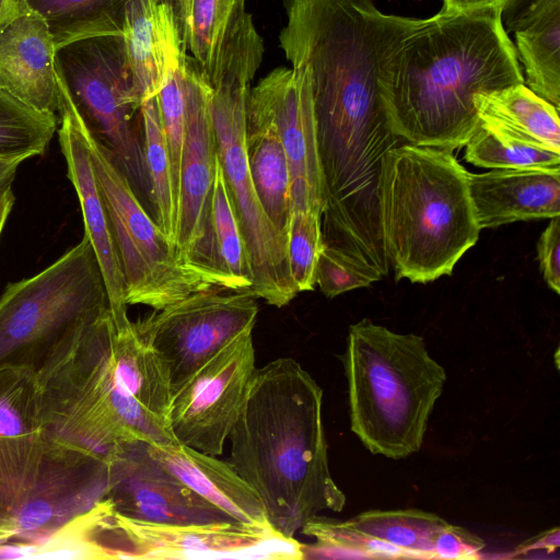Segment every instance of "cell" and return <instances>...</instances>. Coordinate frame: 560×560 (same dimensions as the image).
Returning <instances> with one entry per match:
<instances>
[{
    "instance_id": "cell-1",
    "label": "cell",
    "mask_w": 560,
    "mask_h": 560,
    "mask_svg": "<svg viewBox=\"0 0 560 560\" xmlns=\"http://www.w3.org/2000/svg\"><path fill=\"white\" fill-rule=\"evenodd\" d=\"M44 440L107 458L121 442L176 444L168 427L172 389L133 322L108 308L36 372Z\"/></svg>"
},
{
    "instance_id": "cell-2",
    "label": "cell",
    "mask_w": 560,
    "mask_h": 560,
    "mask_svg": "<svg viewBox=\"0 0 560 560\" xmlns=\"http://www.w3.org/2000/svg\"><path fill=\"white\" fill-rule=\"evenodd\" d=\"M380 91L394 133L404 142L454 151L479 124L474 97L525 83L502 11H440L386 55Z\"/></svg>"
},
{
    "instance_id": "cell-3",
    "label": "cell",
    "mask_w": 560,
    "mask_h": 560,
    "mask_svg": "<svg viewBox=\"0 0 560 560\" xmlns=\"http://www.w3.org/2000/svg\"><path fill=\"white\" fill-rule=\"evenodd\" d=\"M230 464L259 495L269 525L294 537L322 512L339 513L323 423V389L292 358L255 369L230 432Z\"/></svg>"
},
{
    "instance_id": "cell-4",
    "label": "cell",
    "mask_w": 560,
    "mask_h": 560,
    "mask_svg": "<svg viewBox=\"0 0 560 560\" xmlns=\"http://www.w3.org/2000/svg\"><path fill=\"white\" fill-rule=\"evenodd\" d=\"M381 223L396 280L451 276L481 232L468 172L453 151L407 142L393 148L383 173Z\"/></svg>"
},
{
    "instance_id": "cell-5",
    "label": "cell",
    "mask_w": 560,
    "mask_h": 560,
    "mask_svg": "<svg viewBox=\"0 0 560 560\" xmlns=\"http://www.w3.org/2000/svg\"><path fill=\"white\" fill-rule=\"evenodd\" d=\"M341 361L350 429L364 447L390 459L417 453L446 382L424 339L363 318L350 325Z\"/></svg>"
},
{
    "instance_id": "cell-6",
    "label": "cell",
    "mask_w": 560,
    "mask_h": 560,
    "mask_svg": "<svg viewBox=\"0 0 560 560\" xmlns=\"http://www.w3.org/2000/svg\"><path fill=\"white\" fill-rule=\"evenodd\" d=\"M262 54V38L247 13L208 82L217 154L253 270L250 291L269 305L283 307L299 293L289 270L287 238L259 202L246 153V106Z\"/></svg>"
},
{
    "instance_id": "cell-7",
    "label": "cell",
    "mask_w": 560,
    "mask_h": 560,
    "mask_svg": "<svg viewBox=\"0 0 560 560\" xmlns=\"http://www.w3.org/2000/svg\"><path fill=\"white\" fill-rule=\"evenodd\" d=\"M109 308L105 281L84 236L35 276L0 296V366L38 372L65 342Z\"/></svg>"
},
{
    "instance_id": "cell-8",
    "label": "cell",
    "mask_w": 560,
    "mask_h": 560,
    "mask_svg": "<svg viewBox=\"0 0 560 560\" xmlns=\"http://www.w3.org/2000/svg\"><path fill=\"white\" fill-rule=\"evenodd\" d=\"M56 70L86 130L151 210L141 104L121 35H95L56 47Z\"/></svg>"
},
{
    "instance_id": "cell-9",
    "label": "cell",
    "mask_w": 560,
    "mask_h": 560,
    "mask_svg": "<svg viewBox=\"0 0 560 560\" xmlns=\"http://www.w3.org/2000/svg\"><path fill=\"white\" fill-rule=\"evenodd\" d=\"M91 538L96 559H303L302 544L270 525L144 522L117 513L106 498L94 506Z\"/></svg>"
},
{
    "instance_id": "cell-10",
    "label": "cell",
    "mask_w": 560,
    "mask_h": 560,
    "mask_svg": "<svg viewBox=\"0 0 560 560\" xmlns=\"http://www.w3.org/2000/svg\"><path fill=\"white\" fill-rule=\"evenodd\" d=\"M85 131L124 273L127 304L159 311L191 293L213 289L177 259L174 244L147 211L125 175L86 128Z\"/></svg>"
},
{
    "instance_id": "cell-11",
    "label": "cell",
    "mask_w": 560,
    "mask_h": 560,
    "mask_svg": "<svg viewBox=\"0 0 560 560\" xmlns=\"http://www.w3.org/2000/svg\"><path fill=\"white\" fill-rule=\"evenodd\" d=\"M250 290H203L133 323L154 352L172 392L224 345L253 330L258 315Z\"/></svg>"
},
{
    "instance_id": "cell-12",
    "label": "cell",
    "mask_w": 560,
    "mask_h": 560,
    "mask_svg": "<svg viewBox=\"0 0 560 560\" xmlns=\"http://www.w3.org/2000/svg\"><path fill=\"white\" fill-rule=\"evenodd\" d=\"M253 330L238 334L172 392L168 427L177 443L219 456L255 371Z\"/></svg>"
},
{
    "instance_id": "cell-13",
    "label": "cell",
    "mask_w": 560,
    "mask_h": 560,
    "mask_svg": "<svg viewBox=\"0 0 560 560\" xmlns=\"http://www.w3.org/2000/svg\"><path fill=\"white\" fill-rule=\"evenodd\" d=\"M107 462L90 452L44 440L33 487L0 558H27L31 550L92 510L107 491Z\"/></svg>"
},
{
    "instance_id": "cell-14",
    "label": "cell",
    "mask_w": 560,
    "mask_h": 560,
    "mask_svg": "<svg viewBox=\"0 0 560 560\" xmlns=\"http://www.w3.org/2000/svg\"><path fill=\"white\" fill-rule=\"evenodd\" d=\"M184 68L186 125L174 245L177 259L214 289L208 268L210 208L218 159L211 114L212 90L187 55Z\"/></svg>"
},
{
    "instance_id": "cell-15",
    "label": "cell",
    "mask_w": 560,
    "mask_h": 560,
    "mask_svg": "<svg viewBox=\"0 0 560 560\" xmlns=\"http://www.w3.org/2000/svg\"><path fill=\"white\" fill-rule=\"evenodd\" d=\"M246 118L270 126L289 164L291 213L324 210V183L310 79L302 67H278L252 88Z\"/></svg>"
},
{
    "instance_id": "cell-16",
    "label": "cell",
    "mask_w": 560,
    "mask_h": 560,
    "mask_svg": "<svg viewBox=\"0 0 560 560\" xmlns=\"http://www.w3.org/2000/svg\"><path fill=\"white\" fill-rule=\"evenodd\" d=\"M106 462L105 498L126 517L161 524L232 520L170 471L151 453L149 443L121 442L108 454Z\"/></svg>"
},
{
    "instance_id": "cell-17",
    "label": "cell",
    "mask_w": 560,
    "mask_h": 560,
    "mask_svg": "<svg viewBox=\"0 0 560 560\" xmlns=\"http://www.w3.org/2000/svg\"><path fill=\"white\" fill-rule=\"evenodd\" d=\"M56 75L60 118L58 137L67 164V176L79 199L84 222V236L91 243L97 258L114 323L122 326L131 320L127 313L126 284L107 208L93 171L85 126L57 70Z\"/></svg>"
},
{
    "instance_id": "cell-18",
    "label": "cell",
    "mask_w": 560,
    "mask_h": 560,
    "mask_svg": "<svg viewBox=\"0 0 560 560\" xmlns=\"http://www.w3.org/2000/svg\"><path fill=\"white\" fill-rule=\"evenodd\" d=\"M55 52L47 23L19 3L0 25V89L38 112L57 115Z\"/></svg>"
},
{
    "instance_id": "cell-19",
    "label": "cell",
    "mask_w": 560,
    "mask_h": 560,
    "mask_svg": "<svg viewBox=\"0 0 560 560\" xmlns=\"http://www.w3.org/2000/svg\"><path fill=\"white\" fill-rule=\"evenodd\" d=\"M468 189L481 230L560 215V167L468 173Z\"/></svg>"
},
{
    "instance_id": "cell-20",
    "label": "cell",
    "mask_w": 560,
    "mask_h": 560,
    "mask_svg": "<svg viewBox=\"0 0 560 560\" xmlns=\"http://www.w3.org/2000/svg\"><path fill=\"white\" fill-rule=\"evenodd\" d=\"M121 36L142 102L159 94L186 57L174 9L164 0H130Z\"/></svg>"
},
{
    "instance_id": "cell-21",
    "label": "cell",
    "mask_w": 560,
    "mask_h": 560,
    "mask_svg": "<svg viewBox=\"0 0 560 560\" xmlns=\"http://www.w3.org/2000/svg\"><path fill=\"white\" fill-rule=\"evenodd\" d=\"M149 447L178 479L232 520L269 525L259 495L229 462L179 443Z\"/></svg>"
},
{
    "instance_id": "cell-22",
    "label": "cell",
    "mask_w": 560,
    "mask_h": 560,
    "mask_svg": "<svg viewBox=\"0 0 560 560\" xmlns=\"http://www.w3.org/2000/svg\"><path fill=\"white\" fill-rule=\"evenodd\" d=\"M514 32L526 86L560 108V0H534L508 26Z\"/></svg>"
},
{
    "instance_id": "cell-23",
    "label": "cell",
    "mask_w": 560,
    "mask_h": 560,
    "mask_svg": "<svg viewBox=\"0 0 560 560\" xmlns=\"http://www.w3.org/2000/svg\"><path fill=\"white\" fill-rule=\"evenodd\" d=\"M186 55L209 81L246 14V0H172Z\"/></svg>"
},
{
    "instance_id": "cell-24",
    "label": "cell",
    "mask_w": 560,
    "mask_h": 560,
    "mask_svg": "<svg viewBox=\"0 0 560 560\" xmlns=\"http://www.w3.org/2000/svg\"><path fill=\"white\" fill-rule=\"evenodd\" d=\"M474 105L480 120L501 126L560 153L559 109L525 83L479 93Z\"/></svg>"
},
{
    "instance_id": "cell-25",
    "label": "cell",
    "mask_w": 560,
    "mask_h": 560,
    "mask_svg": "<svg viewBox=\"0 0 560 560\" xmlns=\"http://www.w3.org/2000/svg\"><path fill=\"white\" fill-rule=\"evenodd\" d=\"M208 267L219 290L244 291L253 287L249 256L219 159L211 196Z\"/></svg>"
},
{
    "instance_id": "cell-26",
    "label": "cell",
    "mask_w": 560,
    "mask_h": 560,
    "mask_svg": "<svg viewBox=\"0 0 560 560\" xmlns=\"http://www.w3.org/2000/svg\"><path fill=\"white\" fill-rule=\"evenodd\" d=\"M246 153L259 202L278 233L288 240L290 172L278 133L266 124L246 118Z\"/></svg>"
},
{
    "instance_id": "cell-27",
    "label": "cell",
    "mask_w": 560,
    "mask_h": 560,
    "mask_svg": "<svg viewBox=\"0 0 560 560\" xmlns=\"http://www.w3.org/2000/svg\"><path fill=\"white\" fill-rule=\"evenodd\" d=\"M48 25L56 47L95 35H121L130 0H18Z\"/></svg>"
},
{
    "instance_id": "cell-28",
    "label": "cell",
    "mask_w": 560,
    "mask_h": 560,
    "mask_svg": "<svg viewBox=\"0 0 560 560\" xmlns=\"http://www.w3.org/2000/svg\"><path fill=\"white\" fill-rule=\"evenodd\" d=\"M347 523L355 530L405 550L410 558L434 559L433 541L448 523L418 509L364 511Z\"/></svg>"
},
{
    "instance_id": "cell-29",
    "label": "cell",
    "mask_w": 560,
    "mask_h": 560,
    "mask_svg": "<svg viewBox=\"0 0 560 560\" xmlns=\"http://www.w3.org/2000/svg\"><path fill=\"white\" fill-rule=\"evenodd\" d=\"M465 147V160L478 167H560L559 152L480 119Z\"/></svg>"
},
{
    "instance_id": "cell-30",
    "label": "cell",
    "mask_w": 560,
    "mask_h": 560,
    "mask_svg": "<svg viewBox=\"0 0 560 560\" xmlns=\"http://www.w3.org/2000/svg\"><path fill=\"white\" fill-rule=\"evenodd\" d=\"M141 125L151 209L155 222L174 244L177 212L158 95L142 102Z\"/></svg>"
},
{
    "instance_id": "cell-31",
    "label": "cell",
    "mask_w": 560,
    "mask_h": 560,
    "mask_svg": "<svg viewBox=\"0 0 560 560\" xmlns=\"http://www.w3.org/2000/svg\"><path fill=\"white\" fill-rule=\"evenodd\" d=\"M57 115L38 112L0 89V159L43 155L57 130Z\"/></svg>"
},
{
    "instance_id": "cell-32",
    "label": "cell",
    "mask_w": 560,
    "mask_h": 560,
    "mask_svg": "<svg viewBox=\"0 0 560 560\" xmlns=\"http://www.w3.org/2000/svg\"><path fill=\"white\" fill-rule=\"evenodd\" d=\"M322 248L320 214L314 211L292 212L287 255L290 275L298 292L314 290L315 270Z\"/></svg>"
},
{
    "instance_id": "cell-33",
    "label": "cell",
    "mask_w": 560,
    "mask_h": 560,
    "mask_svg": "<svg viewBox=\"0 0 560 560\" xmlns=\"http://www.w3.org/2000/svg\"><path fill=\"white\" fill-rule=\"evenodd\" d=\"M184 63L185 59L158 94L161 120L170 158L176 212L179 194L180 160L186 125V80Z\"/></svg>"
},
{
    "instance_id": "cell-34",
    "label": "cell",
    "mask_w": 560,
    "mask_h": 560,
    "mask_svg": "<svg viewBox=\"0 0 560 560\" xmlns=\"http://www.w3.org/2000/svg\"><path fill=\"white\" fill-rule=\"evenodd\" d=\"M381 278L382 275L375 269L337 248L323 244L317 259L315 281L325 296L332 299L353 289L369 287Z\"/></svg>"
},
{
    "instance_id": "cell-35",
    "label": "cell",
    "mask_w": 560,
    "mask_h": 560,
    "mask_svg": "<svg viewBox=\"0 0 560 560\" xmlns=\"http://www.w3.org/2000/svg\"><path fill=\"white\" fill-rule=\"evenodd\" d=\"M485 547L482 538L462 526L448 523L434 538L433 556L434 559H478Z\"/></svg>"
},
{
    "instance_id": "cell-36",
    "label": "cell",
    "mask_w": 560,
    "mask_h": 560,
    "mask_svg": "<svg viewBox=\"0 0 560 560\" xmlns=\"http://www.w3.org/2000/svg\"><path fill=\"white\" fill-rule=\"evenodd\" d=\"M22 502V491L0 453V545L13 538Z\"/></svg>"
},
{
    "instance_id": "cell-37",
    "label": "cell",
    "mask_w": 560,
    "mask_h": 560,
    "mask_svg": "<svg viewBox=\"0 0 560 560\" xmlns=\"http://www.w3.org/2000/svg\"><path fill=\"white\" fill-rule=\"evenodd\" d=\"M537 254L544 279L560 293V215L551 218L537 243Z\"/></svg>"
},
{
    "instance_id": "cell-38",
    "label": "cell",
    "mask_w": 560,
    "mask_h": 560,
    "mask_svg": "<svg viewBox=\"0 0 560 560\" xmlns=\"http://www.w3.org/2000/svg\"><path fill=\"white\" fill-rule=\"evenodd\" d=\"M443 8L441 11L447 13H460V12H469L476 10H501L503 11L504 7L511 0H442Z\"/></svg>"
},
{
    "instance_id": "cell-39",
    "label": "cell",
    "mask_w": 560,
    "mask_h": 560,
    "mask_svg": "<svg viewBox=\"0 0 560 560\" xmlns=\"http://www.w3.org/2000/svg\"><path fill=\"white\" fill-rule=\"evenodd\" d=\"M522 548L517 552H525L535 549H547L548 552L557 549L559 547V528L556 527L550 529L539 537L535 538L533 542L528 544L526 547L521 546Z\"/></svg>"
},
{
    "instance_id": "cell-40",
    "label": "cell",
    "mask_w": 560,
    "mask_h": 560,
    "mask_svg": "<svg viewBox=\"0 0 560 560\" xmlns=\"http://www.w3.org/2000/svg\"><path fill=\"white\" fill-rule=\"evenodd\" d=\"M22 162L0 159V197L11 190L18 167Z\"/></svg>"
},
{
    "instance_id": "cell-41",
    "label": "cell",
    "mask_w": 560,
    "mask_h": 560,
    "mask_svg": "<svg viewBox=\"0 0 560 560\" xmlns=\"http://www.w3.org/2000/svg\"><path fill=\"white\" fill-rule=\"evenodd\" d=\"M533 1L534 0H511L502 11V20H505V26L514 21Z\"/></svg>"
},
{
    "instance_id": "cell-42",
    "label": "cell",
    "mask_w": 560,
    "mask_h": 560,
    "mask_svg": "<svg viewBox=\"0 0 560 560\" xmlns=\"http://www.w3.org/2000/svg\"><path fill=\"white\" fill-rule=\"evenodd\" d=\"M14 199L12 189L0 197V234L12 209Z\"/></svg>"
},
{
    "instance_id": "cell-43",
    "label": "cell",
    "mask_w": 560,
    "mask_h": 560,
    "mask_svg": "<svg viewBox=\"0 0 560 560\" xmlns=\"http://www.w3.org/2000/svg\"><path fill=\"white\" fill-rule=\"evenodd\" d=\"M19 9L18 0H0V25H2Z\"/></svg>"
},
{
    "instance_id": "cell-44",
    "label": "cell",
    "mask_w": 560,
    "mask_h": 560,
    "mask_svg": "<svg viewBox=\"0 0 560 560\" xmlns=\"http://www.w3.org/2000/svg\"><path fill=\"white\" fill-rule=\"evenodd\" d=\"M164 1H166V2H168V3H170L172 0H164Z\"/></svg>"
}]
</instances>
